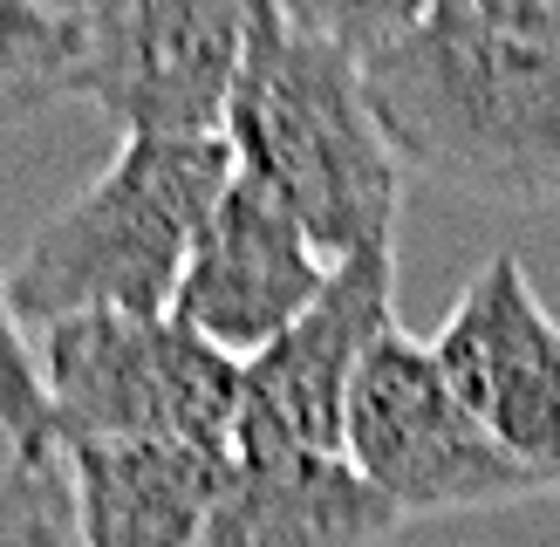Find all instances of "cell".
I'll return each mask as SVG.
<instances>
[{"label":"cell","instance_id":"3","mask_svg":"<svg viewBox=\"0 0 560 547\" xmlns=\"http://www.w3.org/2000/svg\"><path fill=\"white\" fill-rule=\"evenodd\" d=\"M233 185L226 137H124L8 267L21 328L69 315H172L191 240Z\"/></svg>","mask_w":560,"mask_h":547},{"label":"cell","instance_id":"14","mask_svg":"<svg viewBox=\"0 0 560 547\" xmlns=\"http://www.w3.org/2000/svg\"><path fill=\"white\" fill-rule=\"evenodd\" d=\"M0 438H8V458L55 452L42 363H35V342H27V328H21V315H14L8 267H0Z\"/></svg>","mask_w":560,"mask_h":547},{"label":"cell","instance_id":"10","mask_svg":"<svg viewBox=\"0 0 560 547\" xmlns=\"http://www.w3.org/2000/svg\"><path fill=\"white\" fill-rule=\"evenodd\" d=\"M397 527L404 520L349 473V458L233 438V473L199 547H383Z\"/></svg>","mask_w":560,"mask_h":547},{"label":"cell","instance_id":"11","mask_svg":"<svg viewBox=\"0 0 560 547\" xmlns=\"http://www.w3.org/2000/svg\"><path fill=\"white\" fill-rule=\"evenodd\" d=\"M62 473L82 547H199L226 492L233 445H185V438L69 445Z\"/></svg>","mask_w":560,"mask_h":547},{"label":"cell","instance_id":"7","mask_svg":"<svg viewBox=\"0 0 560 547\" xmlns=\"http://www.w3.org/2000/svg\"><path fill=\"white\" fill-rule=\"evenodd\" d=\"M431 356L513 465L560 492V322L520 254H492L438 322Z\"/></svg>","mask_w":560,"mask_h":547},{"label":"cell","instance_id":"8","mask_svg":"<svg viewBox=\"0 0 560 547\" xmlns=\"http://www.w3.org/2000/svg\"><path fill=\"white\" fill-rule=\"evenodd\" d=\"M383 328H397V240L342 254L307 315L280 328L254 363H240L233 438H280V445L342 458L349 391Z\"/></svg>","mask_w":560,"mask_h":547},{"label":"cell","instance_id":"4","mask_svg":"<svg viewBox=\"0 0 560 547\" xmlns=\"http://www.w3.org/2000/svg\"><path fill=\"white\" fill-rule=\"evenodd\" d=\"M55 452L69 445H233L240 363L178 315H69L35 342Z\"/></svg>","mask_w":560,"mask_h":547},{"label":"cell","instance_id":"15","mask_svg":"<svg viewBox=\"0 0 560 547\" xmlns=\"http://www.w3.org/2000/svg\"><path fill=\"white\" fill-rule=\"evenodd\" d=\"M267 8L280 21H294L301 35H322L335 48L349 55H376L404 35V27H417L438 0H267Z\"/></svg>","mask_w":560,"mask_h":547},{"label":"cell","instance_id":"16","mask_svg":"<svg viewBox=\"0 0 560 547\" xmlns=\"http://www.w3.org/2000/svg\"><path fill=\"white\" fill-rule=\"evenodd\" d=\"M458 8L492 21V27H506V35H520V42L560 48V0H458Z\"/></svg>","mask_w":560,"mask_h":547},{"label":"cell","instance_id":"1","mask_svg":"<svg viewBox=\"0 0 560 547\" xmlns=\"http://www.w3.org/2000/svg\"><path fill=\"white\" fill-rule=\"evenodd\" d=\"M362 90L397 164L486 206H560V48L438 0L362 55Z\"/></svg>","mask_w":560,"mask_h":547},{"label":"cell","instance_id":"12","mask_svg":"<svg viewBox=\"0 0 560 547\" xmlns=\"http://www.w3.org/2000/svg\"><path fill=\"white\" fill-rule=\"evenodd\" d=\"M75 14L48 0H0V130L27 124L55 96H75Z\"/></svg>","mask_w":560,"mask_h":547},{"label":"cell","instance_id":"5","mask_svg":"<svg viewBox=\"0 0 560 547\" xmlns=\"http://www.w3.org/2000/svg\"><path fill=\"white\" fill-rule=\"evenodd\" d=\"M342 458L376 500H389L397 520L547 500L540 479L513 465L486 438V424L458 404L431 342L404 336V328H383L362 356L342 418Z\"/></svg>","mask_w":560,"mask_h":547},{"label":"cell","instance_id":"2","mask_svg":"<svg viewBox=\"0 0 560 547\" xmlns=\"http://www.w3.org/2000/svg\"><path fill=\"white\" fill-rule=\"evenodd\" d=\"M219 137L233 151V172L288 206L328 260L397 240L404 164L362 90V55L301 35L267 0H254L246 21Z\"/></svg>","mask_w":560,"mask_h":547},{"label":"cell","instance_id":"6","mask_svg":"<svg viewBox=\"0 0 560 547\" xmlns=\"http://www.w3.org/2000/svg\"><path fill=\"white\" fill-rule=\"evenodd\" d=\"M254 0H82L75 96L124 137H219Z\"/></svg>","mask_w":560,"mask_h":547},{"label":"cell","instance_id":"9","mask_svg":"<svg viewBox=\"0 0 560 547\" xmlns=\"http://www.w3.org/2000/svg\"><path fill=\"white\" fill-rule=\"evenodd\" d=\"M328 274L335 260L301 233V219L233 172V185L219 191V206L191 240L172 315L212 349H226L233 363H254L280 328L307 315V301L328 288Z\"/></svg>","mask_w":560,"mask_h":547},{"label":"cell","instance_id":"13","mask_svg":"<svg viewBox=\"0 0 560 547\" xmlns=\"http://www.w3.org/2000/svg\"><path fill=\"white\" fill-rule=\"evenodd\" d=\"M0 547H82L62 452L0 465Z\"/></svg>","mask_w":560,"mask_h":547}]
</instances>
